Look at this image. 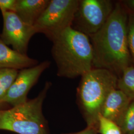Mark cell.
I'll list each match as a JSON object with an SVG mask.
<instances>
[{"label": "cell", "mask_w": 134, "mask_h": 134, "mask_svg": "<svg viewBox=\"0 0 134 134\" xmlns=\"http://www.w3.org/2000/svg\"><path fill=\"white\" fill-rule=\"evenodd\" d=\"M128 12L120 1L105 24L88 36L93 50V68L104 69L119 78L125 69L133 65L128 43Z\"/></svg>", "instance_id": "obj_1"}, {"label": "cell", "mask_w": 134, "mask_h": 134, "mask_svg": "<svg viewBox=\"0 0 134 134\" xmlns=\"http://www.w3.org/2000/svg\"><path fill=\"white\" fill-rule=\"evenodd\" d=\"M119 127L122 134H129L134 130V100L130 103Z\"/></svg>", "instance_id": "obj_15"}, {"label": "cell", "mask_w": 134, "mask_h": 134, "mask_svg": "<svg viewBox=\"0 0 134 134\" xmlns=\"http://www.w3.org/2000/svg\"><path fill=\"white\" fill-rule=\"evenodd\" d=\"M17 0H0L1 13L5 12H14Z\"/></svg>", "instance_id": "obj_17"}, {"label": "cell", "mask_w": 134, "mask_h": 134, "mask_svg": "<svg viewBox=\"0 0 134 134\" xmlns=\"http://www.w3.org/2000/svg\"><path fill=\"white\" fill-rule=\"evenodd\" d=\"M50 65L49 61H45L33 67L21 70L1 104L7 103L14 107L27 100L29 91Z\"/></svg>", "instance_id": "obj_8"}, {"label": "cell", "mask_w": 134, "mask_h": 134, "mask_svg": "<svg viewBox=\"0 0 134 134\" xmlns=\"http://www.w3.org/2000/svg\"><path fill=\"white\" fill-rule=\"evenodd\" d=\"M12 69H0V104L19 73Z\"/></svg>", "instance_id": "obj_13"}, {"label": "cell", "mask_w": 134, "mask_h": 134, "mask_svg": "<svg viewBox=\"0 0 134 134\" xmlns=\"http://www.w3.org/2000/svg\"><path fill=\"white\" fill-rule=\"evenodd\" d=\"M118 79L114 73L104 69L92 68L81 76L77 99L87 126H98L102 106L108 94L117 88Z\"/></svg>", "instance_id": "obj_3"}, {"label": "cell", "mask_w": 134, "mask_h": 134, "mask_svg": "<svg viewBox=\"0 0 134 134\" xmlns=\"http://www.w3.org/2000/svg\"><path fill=\"white\" fill-rule=\"evenodd\" d=\"M128 43L132 65L134 66V12L128 10Z\"/></svg>", "instance_id": "obj_16"}, {"label": "cell", "mask_w": 134, "mask_h": 134, "mask_svg": "<svg viewBox=\"0 0 134 134\" xmlns=\"http://www.w3.org/2000/svg\"><path fill=\"white\" fill-rule=\"evenodd\" d=\"M50 0H17L14 13L26 24L34 26Z\"/></svg>", "instance_id": "obj_11"}, {"label": "cell", "mask_w": 134, "mask_h": 134, "mask_svg": "<svg viewBox=\"0 0 134 134\" xmlns=\"http://www.w3.org/2000/svg\"><path fill=\"white\" fill-rule=\"evenodd\" d=\"M132 101L122 91L115 89L107 96L102 106L100 114L119 127Z\"/></svg>", "instance_id": "obj_9"}, {"label": "cell", "mask_w": 134, "mask_h": 134, "mask_svg": "<svg viewBox=\"0 0 134 134\" xmlns=\"http://www.w3.org/2000/svg\"><path fill=\"white\" fill-rule=\"evenodd\" d=\"M38 64L36 60L10 48L0 37V69H12L19 71Z\"/></svg>", "instance_id": "obj_10"}, {"label": "cell", "mask_w": 134, "mask_h": 134, "mask_svg": "<svg viewBox=\"0 0 134 134\" xmlns=\"http://www.w3.org/2000/svg\"><path fill=\"white\" fill-rule=\"evenodd\" d=\"M51 86L47 81L35 98L9 109L0 110V130L18 134H48L42 105Z\"/></svg>", "instance_id": "obj_4"}, {"label": "cell", "mask_w": 134, "mask_h": 134, "mask_svg": "<svg viewBox=\"0 0 134 134\" xmlns=\"http://www.w3.org/2000/svg\"><path fill=\"white\" fill-rule=\"evenodd\" d=\"M3 19V29L0 37L7 45L13 49L26 55L29 42L32 37L37 34L34 26L23 21L13 12L2 13Z\"/></svg>", "instance_id": "obj_7"}, {"label": "cell", "mask_w": 134, "mask_h": 134, "mask_svg": "<svg viewBox=\"0 0 134 134\" xmlns=\"http://www.w3.org/2000/svg\"><path fill=\"white\" fill-rule=\"evenodd\" d=\"M115 4L111 0H79L71 27L88 36L96 34L105 24Z\"/></svg>", "instance_id": "obj_6"}, {"label": "cell", "mask_w": 134, "mask_h": 134, "mask_svg": "<svg viewBox=\"0 0 134 134\" xmlns=\"http://www.w3.org/2000/svg\"><path fill=\"white\" fill-rule=\"evenodd\" d=\"M98 133V126H87L86 128L80 132L65 134H97Z\"/></svg>", "instance_id": "obj_18"}, {"label": "cell", "mask_w": 134, "mask_h": 134, "mask_svg": "<svg viewBox=\"0 0 134 134\" xmlns=\"http://www.w3.org/2000/svg\"><path fill=\"white\" fill-rule=\"evenodd\" d=\"M117 89L134 100V66H130L122 72L117 81Z\"/></svg>", "instance_id": "obj_12"}, {"label": "cell", "mask_w": 134, "mask_h": 134, "mask_svg": "<svg viewBox=\"0 0 134 134\" xmlns=\"http://www.w3.org/2000/svg\"><path fill=\"white\" fill-rule=\"evenodd\" d=\"M51 41V53L58 76L74 79L81 77L93 68V50L88 36L69 27Z\"/></svg>", "instance_id": "obj_2"}, {"label": "cell", "mask_w": 134, "mask_h": 134, "mask_svg": "<svg viewBox=\"0 0 134 134\" xmlns=\"http://www.w3.org/2000/svg\"><path fill=\"white\" fill-rule=\"evenodd\" d=\"M98 133L100 134H122L120 127L100 114L98 119Z\"/></svg>", "instance_id": "obj_14"}, {"label": "cell", "mask_w": 134, "mask_h": 134, "mask_svg": "<svg viewBox=\"0 0 134 134\" xmlns=\"http://www.w3.org/2000/svg\"><path fill=\"white\" fill-rule=\"evenodd\" d=\"M129 134H134V130L133 131H132L131 133H130Z\"/></svg>", "instance_id": "obj_20"}, {"label": "cell", "mask_w": 134, "mask_h": 134, "mask_svg": "<svg viewBox=\"0 0 134 134\" xmlns=\"http://www.w3.org/2000/svg\"><path fill=\"white\" fill-rule=\"evenodd\" d=\"M120 2L128 11L134 12V0H123Z\"/></svg>", "instance_id": "obj_19"}, {"label": "cell", "mask_w": 134, "mask_h": 134, "mask_svg": "<svg viewBox=\"0 0 134 134\" xmlns=\"http://www.w3.org/2000/svg\"><path fill=\"white\" fill-rule=\"evenodd\" d=\"M79 0H50L34 25L37 33L44 34L51 40L71 27Z\"/></svg>", "instance_id": "obj_5"}]
</instances>
